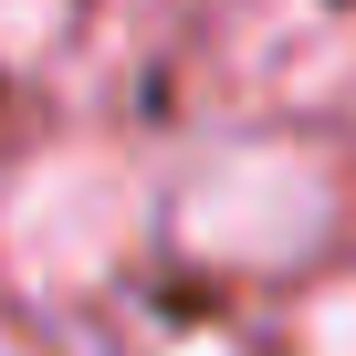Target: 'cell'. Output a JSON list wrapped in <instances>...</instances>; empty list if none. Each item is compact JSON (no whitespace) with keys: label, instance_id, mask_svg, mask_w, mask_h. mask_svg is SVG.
I'll return each mask as SVG.
<instances>
[{"label":"cell","instance_id":"6da1fadb","mask_svg":"<svg viewBox=\"0 0 356 356\" xmlns=\"http://www.w3.org/2000/svg\"><path fill=\"white\" fill-rule=\"evenodd\" d=\"M325 210L335 200H325V178L304 157H231L189 189V241L220 252V262L273 273V262H304L325 241Z\"/></svg>","mask_w":356,"mask_h":356},{"label":"cell","instance_id":"7a4b0ae2","mask_svg":"<svg viewBox=\"0 0 356 356\" xmlns=\"http://www.w3.org/2000/svg\"><path fill=\"white\" fill-rule=\"evenodd\" d=\"M0 241L32 283H84L126 241V178L115 168H32L22 200L0 210Z\"/></svg>","mask_w":356,"mask_h":356},{"label":"cell","instance_id":"3957f363","mask_svg":"<svg viewBox=\"0 0 356 356\" xmlns=\"http://www.w3.org/2000/svg\"><path fill=\"white\" fill-rule=\"evenodd\" d=\"M314 346H325V356H356V293H335V304L314 314Z\"/></svg>","mask_w":356,"mask_h":356},{"label":"cell","instance_id":"277c9868","mask_svg":"<svg viewBox=\"0 0 356 356\" xmlns=\"http://www.w3.org/2000/svg\"><path fill=\"white\" fill-rule=\"evenodd\" d=\"M0 356H22V346H0Z\"/></svg>","mask_w":356,"mask_h":356}]
</instances>
